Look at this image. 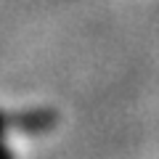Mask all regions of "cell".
Instances as JSON below:
<instances>
[{"mask_svg": "<svg viewBox=\"0 0 159 159\" xmlns=\"http://www.w3.org/2000/svg\"><path fill=\"white\" fill-rule=\"evenodd\" d=\"M0 133H3V117H0Z\"/></svg>", "mask_w": 159, "mask_h": 159, "instance_id": "6da1fadb", "label": "cell"}]
</instances>
